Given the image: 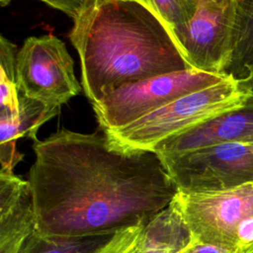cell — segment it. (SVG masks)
<instances>
[{"mask_svg":"<svg viewBox=\"0 0 253 253\" xmlns=\"http://www.w3.org/2000/svg\"><path fill=\"white\" fill-rule=\"evenodd\" d=\"M28 176L34 228L47 236L117 233L145 225L177 188L158 156L113 140L100 128H62L33 143Z\"/></svg>","mask_w":253,"mask_h":253,"instance_id":"cell-1","label":"cell"},{"mask_svg":"<svg viewBox=\"0 0 253 253\" xmlns=\"http://www.w3.org/2000/svg\"><path fill=\"white\" fill-rule=\"evenodd\" d=\"M72 20L68 37L92 104L125 84L189 68L164 24L137 0H86Z\"/></svg>","mask_w":253,"mask_h":253,"instance_id":"cell-2","label":"cell"},{"mask_svg":"<svg viewBox=\"0 0 253 253\" xmlns=\"http://www.w3.org/2000/svg\"><path fill=\"white\" fill-rule=\"evenodd\" d=\"M251 98L253 86L228 75L220 82L185 94L127 126L106 133L126 147L152 151L159 142L239 109Z\"/></svg>","mask_w":253,"mask_h":253,"instance_id":"cell-3","label":"cell"},{"mask_svg":"<svg viewBox=\"0 0 253 253\" xmlns=\"http://www.w3.org/2000/svg\"><path fill=\"white\" fill-rule=\"evenodd\" d=\"M227 77L228 74L186 68L125 84L92 106L100 128L107 132L122 128L185 94Z\"/></svg>","mask_w":253,"mask_h":253,"instance_id":"cell-4","label":"cell"},{"mask_svg":"<svg viewBox=\"0 0 253 253\" xmlns=\"http://www.w3.org/2000/svg\"><path fill=\"white\" fill-rule=\"evenodd\" d=\"M240 0H198L195 14L171 32L189 68L227 74L235 46Z\"/></svg>","mask_w":253,"mask_h":253,"instance_id":"cell-5","label":"cell"},{"mask_svg":"<svg viewBox=\"0 0 253 253\" xmlns=\"http://www.w3.org/2000/svg\"><path fill=\"white\" fill-rule=\"evenodd\" d=\"M156 155L180 193L221 192L253 183V154L247 143L228 142Z\"/></svg>","mask_w":253,"mask_h":253,"instance_id":"cell-6","label":"cell"},{"mask_svg":"<svg viewBox=\"0 0 253 253\" xmlns=\"http://www.w3.org/2000/svg\"><path fill=\"white\" fill-rule=\"evenodd\" d=\"M17 88L30 99L58 107L80 93L73 59L59 38L49 34L25 40L17 56Z\"/></svg>","mask_w":253,"mask_h":253,"instance_id":"cell-7","label":"cell"},{"mask_svg":"<svg viewBox=\"0 0 253 253\" xmlns=\"http://www.w3.org/2000/svg\"><path fill=\"white\" fill-rule=\"evenodd\" d=\"M172 203L195 241L236 253L239 225L253 214V183L221 192H177Z\"/></svg>","mask_w":253,"mask_h":253,"instance_id":"cell-8","label":"cell"},{"mask_svg":"<svg viewBox=\"0 0 253 253\" xmlns=\"http://www.w3.org/2000/svg\"><path fill=\"white\" fill-rule=\"evenodd\" d=\"M228 142L253 143V98L239 109L223 113L159 142L152 152L182 153Z\"/></svg>","mask_w":253,"mask_h":253,"instance_id":"cell-9","label":"cell"},{"mask_svg":"<svg viewBox=\"0 0 253 253\" xmlns=\"http://www.w3.org/2000/svg\"><path fill=\"white\" fill-rule=\"evenodd\" d=\"M60 107L30 99L19 93V113L15 118L0 120V162L2 169L12 172L15 141L20 137L38 139L39 128L58 114Z\"/></svg>","mask_w":253,"mask_h":253,"instance_id":"cell-10","label":"cell"},{"mask_svg":"<svg viewBox=\"0 0 253 253\" xmlns=\"http://www.w3.org/2000/svg\"><path fill=\"white\" fill-rule=\"evenodd\" d=\"M195 241L178 209L171 202L140 230L139 253H184Z\"/></svg>","mask_w":253,"mask_h":253,"instance_id":"cell-11","label":"cell"},{"mask_svg":"<svg viewBox=\"0 0 253 253\" xmlns=\"http://www.w3.org/2000/svg\"><path fill=\"white\" fill-rule=\"evenodd\" d=\"M106 233L88 236H47L34 227L18 253H99L115 236Z\"/></svg>","mask_w":253,"mask_h":253,"instance_id":"cell-12","label":"cell"},{"mask_svg":"<svg viewBox=\"0 0 253 253\" xmlns=\"http://www.w3.org/2000/svg\"><path fill=\"white\" fill-rule=\"evenodd\" d=\"M227 74L253 86V0L239 2L234 54Z\"/></svg>","mask_w":253,"mask_h":253,"instance_id":"cell-13","label":"cell"},{"mask_svg":"<svg viewBox=\"0 0 253 253\" xmlns=\"http://www.w3.org/2000/svg\"><path fill=\"white\" fill-rule=\"evenodd\" d=\"M34 227L29 189L0 224V253H18L24 239Z\"/></svg>","mask_w":253,"mask_h":253,"instance_id":"cell-14","label":"cell"},{"mask_svg":"<svg viewBox=\"0 0 253 253\" xmlns=\"http://www.w3.org/2000/svg\"><path fill=\"white\" fill-rule=\"evenodd\" d=\"M149 9L171 32L193 17L198 0H147Z\"/></svg>","mask_w":253,"mask_h":253,"instance_id":"cell-15","label":"cell"},{"mask_svg":"<svg viewBox=\"0 0 253 253\" xmlns=\"http://www.w3.org/2000/svg\"><path fill=\"white\" fill-rule=\"evenodd\" d=\"M28 188L27 181L13 172L0 169V224Z\"/></svg>","mask_w":253,"mask_h":253,"instance_id":"cell-16","label":"cell"},{"mask_svg":"<svg viewBox=\"0 0 253 253\" xmlns=\"http://www.w3.org/2000/svg\"><path fill=\"white\" fill-rule=\"evenodd\" d=\"M17 46L0 34V85H17Z\"/></svg>","mask_w":253,"mask_h":253,"instance_id":"cell-17","label":"cell"},{"mask_svg":"<svg viewBox=\"0 0 253 253\" xmlns=\"http://www.w3.org/2000/svg\"><path fill=\"white\" fill-rule=\"evenodd\" d=\"M142 226L117 232L113 239L99 253H139L138 239Z\"/></svg>","mask_w":253,"mask_h":253,"instance_id":"cell-18","label":"cell"},{"mask_svg":"<svg viewBox=\"0 0 253 253\" xmlns=\"http://www.w3.org/2000/svg\"><path fill=\"white\" fill-rule=\"evenodd\" d=\"M85 2L86 0H46L45 4L60 10L71 19H74L83 8Z\"/></svg>","mask_w":253,"mask_h":253,"instance_id":"cell-19","label":"cell"},{"mask_svg":"<svg viewBox=\"0 0 253 253\" xmlns=\"http://www.w3.org/2000/svg\"><path fill=\"white\" fill-rule=\"evenodd\" d=\"M184 253H233V252L227 251L225 249H222L213 245H209V244H204V243L194 241L193 244Z\"/></svg>","mask_w":253,"mask_h":253,"instance_id":"cell-20","label":"cell"},{"mask_svg":"<svg viewBox=\"0 0 253 253\" xmlns=\"http://www.w3.org/2000/svg\"><path fill=\"white\" fill-rule=\"evenodd\" d=\"M10 1H12V0H0V5H7ZM40 1H42L45 3L46 0H40Z\"/></svg>","mask_w":253,"mask_h":253,"instance_id":"cell-21","label":"cell"},{"mask_svg":"<svg viewBox=\"0 0 253 253\" xmlns=\"http://www.w3.org/2000/svg\"><path fill=\"white\" fill-rule=\"evenodd\" d=\"M242 253H253V244L250 245L245 251H243Z\"/></svg>","mask_w":253,"mask_h":253,"instance_id":"cell-22","label":"cell"},{"mask_svg":"<svg viewBox=\"0 0 253 253\" xmlns=\"http://www.w3.org/2000/svg\"><path fill=\"white\" fill-rule=\"evenodd\" d=\"M249 147H250V150H251V152H252V154H253V143L249 144Z\"/></svg>","mask_w":253,"mask_h":253,"instance_id":"cell-23","label":"cell"}]
</instances>
